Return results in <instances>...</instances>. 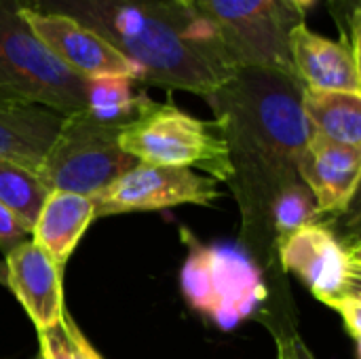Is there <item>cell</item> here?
Here are the masks:
<instances>
[{
	"instance_id": "obj_25",
	"label": "cell",
	"mask_w": 361,
	"mask_h": 359,
	"mask_svg": "<svg viewBox=\"0 0 361 359\" xmlns=\"http://www.w3.org/2000/svg\"><path fill=\"white\" fill-rule=\"evenodd\" d=\"M275 359H315V355L296 332H290V334L277 336Z\"/></svg>"
},
{
	"instance_id": "obj_13",
	"label": "cell",
	"mask_w": 361,
	"mask_h": 359,
	"mask_svg": "<svg viewBox=\"0 0 361 359\" xmlns=\"http://www.w3.org/2000/svg\"><path fill=\"white\" fill-rule=\"evenodd\" d=\"M290 59L296 78L305 87L361 95L360 53L345 42L298 23L290 34Z\"/></svg>"
},
{
	"instance_id": "obj_16",
	"label": "cell",
	"mask_w": 361,
	"mask_h": 359,
	"mask_svg": "<svg viewBox=\"0 0 361 359\" xmlns=\"http://www.w3.org/2000/svg\"><path fill=\"white\" fill-rule=\"evenodd\" d=\"M302 110L315 133L361 148V95L305 87Z\"/></svg>"
},
{
	"instance_id": "obj_1",
	"label": "cell",
	"mask_w": 361,
	"mask_h": 359,
	"mask_svg": "<svg viewBox=\"0 0 361 359\" xmlns=\"http://www.w3.org/2000/svg\"><path fill=\"white\" fill-rule=\"evenodd\" d=\"M305 85L275 68H237L209 95L233 163L247 237L267 243L275 199L298 182V159L313 135L302 110Z\"/></svg>"
},
{
	"instance_id": "obj_5",
	"label": "cell",
	"mask_w": 361,
	"mask_h": 359,
	"mask_svg": "<svg viewBox=\"0 0 361 359\" xmlns=\"http://www.w3.org/2000/svg\"><path fill=\"white\" fill-rule=\"evenodd\" d=\"M216 34L237 68H275L294 74L290 34L305 17L286 0H184Z\"/></svg>"
},
{
	"instance_id": "obj_24",
	"label": "cell",
	"mask_w": 361,
	"mask_h": 359,
	"mask_svg": "<svg viewBox=\"0 0 361 359\" xmlns=\"http://www.w3.org/2000/svg\"><path fill=\"white\" fill-rule=\"evenodd\" d=\"M25 235H30V229L21 224L4 205H0V250L6 254L11 248L23 241Z\"/></svg>"
},
{
	"instance_id": "obj_15",
	"label": "cell",
	"mask_w": 361,
	"mask_h": 359,
	"mask_svg": "<svg viewBox=\"0 0 361 359\" xmlns=\"http://www.w3.org/2000/svg\"><path fill=\"white\" fill-rule=\"evenodd\" d=\"M93 220L95 203L91 197L53 190L49 193L40 216L32 229V241L63 273L68 258L72 256L80 237Z\"/></svg>"
},
{
	"instance_id": "obj_28",
	"label": "cell",
	"mask_w": 361,
	"mask_h": 359,
	"mask_svg": "<svg viewBox=\"0 0 361 359\" xmlns=\"http://www.w3.org/2000/svg\"><path fill=\"white\" fill-rule=\"evenodd\" d=\"M34 359H47V358L42 355V351H38V355H36V358H34Z\"/></svg>"
},
{
	"instance_id": "obj_18",
	"label": "cell",
	"mask_w": 361,
	"mask_h": 359,
	"mask_svg": "<svg viewBox=\"0 0 361 359\" xmlns=\"http://www.w3.org/2000/svg\"><path fill=\"white\" fill-rule=\"evenodd\" d=\"M47 197L49 188L42 184L36 171L0 159V205H4L21 224H25L30 235Z\"/></svg>"
},
{
	"instance_id": "obj_11",
	"label": "cell",
	"mask_w": 361,
	"mask_h": 359,
	"mask_svg": "<svg viewBox=\"0 0 361 359\" xmlns=\"http://www.w3.org/2000/svg\"><path fill=\"white\" fill-rule=\"evenodd\" d=\"M4 256V286L11 288L36 330L59 326L66 311L61 292L63 273L32 239L19 241Z\"/></svg>"
},
{
	"instance_id": "obj_26",
	"label": "cell",
	"mask_w": 361,
	"mask_h": 359,
	"mask_svg": "<svg viewBox=\"0 0 361 359\" xmlns=\"http://www.w3.org/2000/svg\"><path fill=\"white\" fill-rule=\"evenodd\" d=\"M296 13H300L302 17H307V11H311L315 4H317V0H286Z\"/></svg>"
},
{
	"instance_id": "obj_9",
	"label": "cell",
	"mask_w": 361,
	"mask_h": 359,
	"mask_svg": "<svg viewBox=\"0 0 361 359\" xmlns=\"http://www.w3.org/2000/svg\"><path fill=\"white\" fill-rule=\"evenodd\" d=\"M222 193L218 182L182 167L137 163L93 199L95 220L131 212H159L180 205H212Z\"/></svg>"
},
{
	"instance_id": "obj_21",
	"label": "cell",
	"mask_w": 361,
	"mask_h": 359,
	"mask_svg": "<svg viewBox=\"0 0 361 359\" xmlns=\"http://www.w3.org/2000/svg\"><path fill=\"white\" fill-rule=\"evenodd\" d=\"M38 341H40V351L47 359H74L70 341H68L66 330H63V324L49 328V330H40Z\"/></svg>"
},
{
	"instance_id": "obj_6",
	"label": "cell",
	"mask_w": 361,
	"mask_h": 359,
	"mask_svg": "<svg viewBox=\"0 0 361 359\" xmlns=\"http://www.w3.org/2000/svg\"><path fill=\"white\" fill-rule=\"evenodd\" d=\"M188 258L180 273L188 305L222 330H233L267 298L262 271L235 245H203L182 231Z\"/></svg>"
},
{
	"instance_id": "obj_14",
	"label": "cell",
	"mask_w": 361,
	"mask_h": 359,
	"mask_svg": "<svg viewBox=\"0 0 361 359\" xmlns=\"http://www.w3.org/2000/svg\"><path fill=\"white\" fill-rule=\"evenodd\" d=\"M61 121V114L44 106L0 102V159L36 171Z\"/></svg>"
},
{
	"instance_id": "obj_23",
	"label": "cell",
	"mask_w": 361,
	"mask_h": 359,
	"mask_svg": "<svg viewBox=\"0 0 361 359\" xmlns=\"http://www.w3.org/2000/svg\"><path fill=\"white\" fill-rule=\"evenodd\" d=\"M63 330H66V336L70 341V347H72V353L74 359H104L102 353L89 343V339L82 334V330L76 326V322L72 320V315L68 311H63Z\"/></svg>"
},
{
	"instance_id": "obj_8",
	"label": "cell",
	"mask_w": 361,
	"mask_h": 359,
	"mask_svg": "<svg viewBox=\"0 0 361 359\" xmlns=\"http://www.w3.org/2000/svg\"><path fill=\"white\" fill-rule=\"evenodd\" d=\"M277 254L283 271L300 277L317 300L334 303L361 296V250L357 235H341L317 218L279 239Z\"/></svg>"
},
{
	"instance_id": "obj_19",
	"label": "cell",
	"mask_w": 361,
	"mask_h": 359,
	"mask_svg": "<svg viewBox=\"0 0 361 359\" xmlns=\"http://www.w3.org/2000/svg\"><path fill=\"white\" fill-rule=\"evenodd\" d=\"M317 216V205L309 188L300 182L292 184L275 199L271 209V229L275 235V243L296 229L313 222Z\"/></svg>"
},
{
	"instance_id": "obj_2",
	"label": "cell",
	"mask_w": 361,
	"mask_h": 359,
	"mask_svg": "<svg viewBox=\"0 0 361 359\" xmlns=\"http://www.w3.org/2000/svg\"><path fill=\"white\" fill-rule=\"evenodd\" d=\"M25 8L68 15L110 42L144 85L209 95L231 74L212 28L178 0H19Z\"/></svg>"
},
{
	"instance_id": "obj_3",
	"label": "cell",
	"mask_w": 361,
	"mask_h": 359,
	"mask_svg": "<svg viewBox=\"0 0 361 359\" xmlns=\"http://www.w3.org/2000/svg\"><path fill=\"white\" fill-rule=\"evenodd\" d=\"M118 146L137 163L207 171L216 182L233 180L226 138L216 121L197 118L167 99L150 97L135 118L121 125Z\"/></svg>"
},
{
	"instance_id": "obj_12",
	"label": "cell",
	"mask_w": 361,
	"mask_h": 359,
	"mask_svg": "<svg viewBox=\"0 0 361 359\" xmlns=\"http://www.w3.org/2000/svg\"><path fill=\"white\" fill-rule=\"evenodd\" d=\"M296 169L315 199L317 214H343L360 186L361 148L332 142L313 131Z\"/></svg>"
},
{
	"instance_id": "obj_10",
	"label": "cell",
	"mask_w": 361,
	"mask_h": 359,
	"mask_svg": "<svg viewBox=\"0 0 361 359\" xmlns=\"http://www.w3.org/2000/svg\"><path fill=\"white\" fill-rule=\"evenodd\" d=\"M21 15L32 32L40 38V42L80 78L125 74L131 76L135 83H142L140 70L110 42H106L80 21L61 13L36 11L25 6H21Z\"/></svg>"
},
{
	"instance_id": "obj_17",
	"label": "cell",
	"mask_w": 361,
	"mask_h": 359,
	"mask_svg": "<svg viewBox=\"0 0 361 359\" xmlns=\"http://www.w3.org/2000/svg\"><path fill=\"white\" fill-rule=\"evenodd\" d=\"M133 78L125 74H104L85 78V112L110 125H125L137 116L146 102V91H133Z\"/></svg>"
},
{
	"instance_id": "obj_20",
	"label": "cell",
	"mask_w": 361,
	"mask_h": 359,
	"mask_svg": "<svg viewBox=\"0 0 361 359\" xmlns=\"http://www.w3.org/2000/svg\"><path fill=\"white\" fill-rule=\"evenodd\" d=\"M328 11L338 28V40L361 55V0H328Z\"/></svg>"
},
{
	"instance_id": "obj_27",
	"label": "cell",
	"mask_w": 361,
	"mask_h": 359,
	"mask_svg": "<svg viewBox=\"0 0 361 359\" xmlns=\"http://www.w3.org/2000/svg\"><path fill=\"white\" fill-rule=\"evenodd\" d=\"M0 284H4V267H0Z\"/></svg>"
},
{
	"instance_id": "obj_4",
	"label": "cell",
	"mask_w": 361,
	"mask_h": 359,
	"mask_svg": "<svg viewBox=\"0 0 361 359\" xmlns=\"http://www.w3.org/2000/svg\"><path fill=\"white\" fill-rule=\"evenodd\" d=\"M0 102L36 104L61 116L85 110V78L40 42L19 0H0Z\"/></svg>"
},
{
	"instance_id": "obj_29",
	"label": "cell",
	"mask_w": 361,
	"mask_h": 359,
	"mask_svg": "<svg viewBox=\"0 0 361 359\" xmlns=\"http://www.w3.org/2000/svg\"><path fill=\"white\" fill-rule=\"evenodd\" d=\"M178 2H182V4H184V0H178Z\"/></svg>"
},
{
	"instance_id": "obj_22",
	"label": "cell",
	"mask_w": 361,
	"mask_h": 359,
	"mask_svg": "<svg viewBox=\"0 0 361 359\" xmlns=\"http://www.w3.org/2000/svg\"><path fill=\"white\" fill-rule=\"evenodd\" d=\"M330 309H334L345 324V332L353 341V345L360 349L361 341V296H349L338 303H334Z\"/></svg>"
},
{
	"instance_id": "obj_7",
	"label": "cell",
	"mask_w": 361,
	"mask_h": 359,
	"mask_svg": "<svg viewBox=\"0 0 361 359\" xmlns=\"http://www.w3.org/2000/svg\"><path fill=\"white\" fill-rule=\"evenodd\" d=\"M121 125H110L91 114L74 112L63 116L36 174L53 190L95 199L123 174L137 165L118 146Z\"/></svg>"
}]
</instances>
